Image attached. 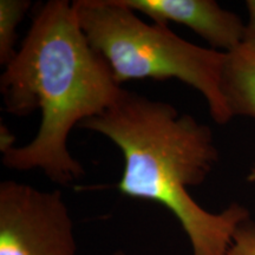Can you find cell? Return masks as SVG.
<instances>
[{"mask_svg": "<svg viewBox=\"0 0 255 255\" xmlns=\"http://www.w3.org/2000/svg\"><path fill=\"white\" fill-rule=\"evenodd\" d=\"M228 255H255V221L250 219L237 229Z\"/></svg>", "mask_w": 255, "mask_h": 255, "instance_id": "cell-8", "label": "cell"}, {"mask_svg": "<svg viewBox=\"0 0 255 255\" xmlns=\"http://www.w3.org/2000/svg\"><path fill=\"white\" fill-rule=\"evenodd\" d=\"M247 181L251 183H255V162L250 168V173L247 175Z\"/></svg>", "mask_w": 255, "mask_h": 255, "instance_id": "cell-11", "label": "cell"}, {"mask_svg": "<svg viewBox=\"0 0 255 255\" xmlns=\"http://www.w3.org/2000/svg\"><path fill=\"white\" fill-rule=\"evenodd\" d=\"M75 227L59 190L0 183V255H76Z\"/></svg>", "mask_w": 255, "mask_h": 255, "instance_id": "cell-4", "label": "cell"}, {"mask_svg": "<svg viewBox=\"0 0 255 255\" xmlns=\"http://www.w3.org/2000/svg\"><path fill=\"white\" fill-rule=\"evenodd\" d=\"M246 7L248 20L245 28V38L242 45L255 51V0H247Z\"/></svg>", "mask_w": 255, "mask_h": 255, "instance_id": "cell-9", "label": "cell"}, {"mask_svg": "<svg viewBox=\"0 0 255 255\" xmlns=\"http://www.w3.org/2000/svg\"><path fill=\"white\" fill-rule=\"evenodd\" d=\"M28 0H0V64L7 65L15 56L17 28L26 14Z\"/></svg>", "mask_w": 255, "mask_h": 255, "instance_id": "cell-7", "label": "cell"}, {"mask_svg": "<svg viewBox=\"0 0 255 255\" xmlns=\"http://www.w3.org/2000/svg\"><path fill=\"white\" fill-rule=\"evenodd\" d=\"M113 255H128V254L124 251H122V250H117L116 252H114Z\"/></svg>", "mask_w": 255, "mask_h": 255, "instance_id": "cell-12", "label": "cell"}, {"mask_svg": "<svg viewBox=\"0 0 255 255\" xmlns=\"http://www.w3.org/2000/svg\"><path fill=\"white\" fill-rule=\"evenodd\" d=\"M154 23L184 25L203 38L212 49L232 52L244 43L246 23L214 0H122Z\"/></svg>", "mask_w": 255, "mask_h": 255, "instance_id": "cell-5", "label": "cell"}, {"mask_svg": "<svg viewBox=\"0 0 255 255\" xmlns=\"http://www.w3.org/2000/svg\"><path fill=\"white\" fill-rule=\"evenodd\" d=\"M123 88L79 26L72 2L50 0L34 13L31 27L0 77L6 113L41 114L36 137L2 152L13 170L40 169L52 182L70 186L84 176L68 149L70 132L104 113Z\"/></svg>", "mask_w": 255, "mask_h": 255, "instance_id": "cell-1", "label": "cell"}, {"mask_svg": "<svg viewBox=\"0 0 255 255\" xmlns=\"http://www.w3.org/2000/svg\"><path fill=\"white\" fill-rule=\"evenodd\" d=\"M79 128L116 144L124 158L117 189L167 208L189 239L193 255H228L237 229L251 219L250 210L232 202L210 213L188 190L205 183L219 161L209 126L171 104L123 89L110 108Z\"/></svg>", "mask_w": 255, "mask_h": 255, "instance_id": "cell-2", "label": "cell"}, {"mask_svg": "<svg viewBox=\"0 0 255 255\" xmlns=\"http://www.w3.org/2000/svg\"><path fill=\"white\" fill-rule=\"evenodd\" d=\"M222 92L233 115L255 120V51L241 45L227 53Z\"/></svg>", "mask_w": 255, "mask_h": 255, "instance_id": "cell-6", "label": "cell"}, {"mask_svg": "<svg viewBox=\"0 0 255 255\" xmlns=\"http://www.w3.org/2000/svg\"><path fill=\"white\" fill-rule=\"evenodd\" d=\"M76 18L90 45L105 59L115 81L178 79L200 92L214 122L233 120L222 92L227 53L178 37L165 24H148L122 0H76Z\"/></svg>", "mask_w": 255, "mask_h": 255, "instance_id": "cell-3", "label": "cell"}, {"mask_svg": "<svg viewBox=\"0 0 255 255\" xmlns=\"http://www.w3.org/2000/svg\"><path fill=\"white\" fill-rule=\"evenodd\" d=\"M14 141L15 138L13 133L9 131L7 127L1 124V127H0V150H1V152H5L13 148Z\"/></svg>", "mask_w": 255, "mask_h": 255, "instance_id": "cell-10", "label": "cell"}]
</instances>
